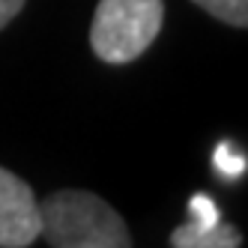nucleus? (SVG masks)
<instances>
[{
	"instance_id": "nucleus-1",
	"label": "nucleus",
	"mask_w": 248,
	"mask_h": 248,
	"mask_svg": "<svg viewBox=\"0 0 248 248\" xmlns=\"http://www.w3.org/2000/svg\"><path fill=\"white\" fill-rule=\"evenodd\" d=\"M42 233L54 248H129L132 233L123 216L93 191L63 188L39 203Z\"/></svg>"
},
{
	"instance_id": "nucleus-2",
	"label": "nucleus",
	"mask_w": 248,
	"mask_h": 248,
	"mask_svg": "<svg viewBox=\"0 0 248 248\" xmlns=\"http://www.w3.org/2000/svg\"><path fill=\"white\" fill-rule=\"evenodd\" d=\"M162 21V0H99L90 24V45L96 57L111 66L132 63L155 42Z\"/></svg>"
},
{
	"instance_id": "nucleus-3",
	"label": "nucleus",
	"mask_w": 248,
	"mask_h": 248,
	"mask_svg": "<svg viewBox=\"0 0 248 248\" xmlns=\"http://www.w3.org/2000/svg\"><path fill=\"white\" fill-rule=\"evenodd\" d=\"M42 233L39 201L33 188L0 168V248H27Z\"/></svg>"
},
{
	"instance_id": "nucleus-4",
	"label": "nucleus",
	"mask_w": 248,
	"mask_h": 248,
	"mask_svg": "<svg viewBox=\"0 0 248 248\" xmlns=\"http://www.w3.org/2000/svg\"><path fill=\"white\" fill-rule=\"evenodd\" d=\"M173 248H239L242 236L224 221H186L170 233Z\"/></svg>"
},
{
	"instance_id": "nucleus-5",
	"label": "nucleus",
	"mask_w": 248,
	"mask_h": 248,
	"mask_svg": "<svg viewBox=\"0 0 248 248\" xmlns=\"http://www.w3.org/2000/svg\"><path fill=\"white\" fill-rule=\"evenodd\" d=\"M201 9H206L212 18H218L230 27L248 24V0H194Z\"/></svg>"
},
{
	"instance_id": "nucleus-6",
	"label": "nucleus",
	"mask_w": 248,
	"mask_h": 248,
	"mask_svg": "<svg viewBox=\"0 0 248 248\" xmlns=\"http://www.w3.org/2000/svg\"><path fill=\"white\" fill-rule=\"evenodd\" d=\"M212 165H216V170L224 176V180H236V176H242L245 170V155L233 150V144H218L216 153H212Z\"/></svg>"
},
{
	"instance_id": "nucleus-7",
	"label": "nucleus",
	"mask_w": 248,
	"mask_h": 248,
	"mask_svg": "<svg viewBox=\"0 0 248 248\" xmlns=\"http://www.w3.org/2000/svg\"><path fill=\"white\" fill-rule=\"evenodd\" d=\"M188 212H191V221H221V212L216 206V201L206 198V194H194L188 201Z\"/></svg>"
},
{
	"instance_id": "nucleus-8",
	"label": "nucleus",
	"mask_w": 248,
	"mask_h": 248,
	"mask_svg": "<svg viewBox=\"0 0 248 248\" xmlns=\"http://www.w3.org/2000/svg\"><path fill=\"white\" fill-rule=\"evenodd\" d=\"M24 9V0H0V30Z\"/></svg>"
}]
</instances>
